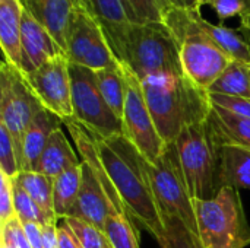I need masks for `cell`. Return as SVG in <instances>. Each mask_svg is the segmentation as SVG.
<instances>
[{
	"mask_svg": "<svg viewBox=\"0 0 250 248\" xmlns=\"http://www.w3.org/2000/svg\"><path fill=\"white\" fill-rule=\"evenodd\" d=\"M15 213L21 219V222H35L40 225L53 222L47 218L44 210L31 199V196L25 190H22L16 183H15Z\"/></svg>",
	"mask_w": 250,
	"mask_h": 248,
	"instance_id": "31",
	"label": "cell"
},
{
	"mask_svg": "<svg viewBox=\"0 0 250 248\" xmlns=\"http://www.w3.org/2000/svg\"><path fill=\"white\" fill-rule=\"evenodd\" d=\"M105 248H113V247H111V246H110V243H108V244H107V247H105Z\"/></svg>",
	"mask_w": 250,
	"mask_h": 248,
	"instance_id": "43",
	"label": "cell"
},
{
	"mask_svg": "<svg viewBox=\"0 0 250 248\" xmlns=\"http://www.w3.org/2000/svg\"><path fill=\"white\" fill-rule=\"evenodd\" d=\"M205 4L211 6L221 23L234 16L243 22L250 16V0H202L201 6Z\"/></svg>",
	"mask_w": 250,
	"mask_h": 248,
	"instance_id": "33",
	"label": "cell"
},
{
	"mask_svg": "<svg viewBox=\"0 0 250 248\" xmlns=\"http://www.w3.org/2000/svg\"><path fill=\"white\" fill-rule=\"evenodd\" d=\"M92 137L101 164L127 213L160 243L166 224L149 180L148 161L123 133L110 137L92 134Z\"/></svg>",
	"mask_w": 250,
	"mask_h": 248,
	"instance_id": "1",
	"label": "cell"
},
{
	"mask_svg": "<svg viewBox=\"0 0 250 248\" xmlns=\"http://www.w3.org/2000/svg\"><path fill=\"white\" fill-rule=\"evenodd\" d=\"M209 98L214 105H218L239 117L250 120V98L227 96V95H218V94H209Z\"/></svg>",
	"mask_w": 250,
	"mask_h": 248,
	"instance_id": "36",
	"label": "cell"
},
{
	"mask_svg": "<svg viewBox=\"0 0 250 248\" xmlns=\"http://www.w3.org/2000/svg\"><path fill=\"white\" fill-rule=\"evenodd\" d=\"M23 9L44 25L66 53V32L70 15L75 9L73 0H21Z\"/></svg>",
	"mask_w": 250,
	"mask_h": 248,
	"instance_id": "17",
	"label": "cell"
},
{
	"mask_svg": "<svg viewBox=\"0 0 250 248\" xmlns=\"http://www.w3.org/2000/svg\"><path fill=\"white\" fill-rule=\"evenodd\" d=\"M70 61L66 54H60L37 70L25 75L28 83L41 101L44 108L59 115L63 121L73 118Z\"/></svg>",
	"mask_w": 250,
	"mask_h": 248,
	"instance_id": "12",
	"label": "cell"
},
{
	"mask_svg": "<svg viewBox=\"0 0 250 248\" xmlns=\"http://www.w3.org/2000/svg\"><path fill=\"white\" fill-rule=\"evenodd\" d=\"M218 187L250 190V151L237 146L220 148Z\"/></svg>",
	"mask_w": 250,
	"mask_h": 248,
	"instance_id": "21",
	"label": "cell"
},
{
	"mask_svg": "<svg viewBox=\"0 0 250 248\" xmlns=\"http://www.w3.org/2000/svg\"><path fill=\"white\" fill-rule=\"evenodd\" d=\"M66 56L70 63L94 72L113 67L119 63L101 25L78 6H75L70 15L66 32Z\"/></svg>",
	"mask_w": 250,
	"mask_h": 248,
	"instance_id": "11",
	"label": "cell"
},
{
	"mask_svg": "<svg viewBox=\"0 0 250 248\" xmlns=\"http://www.w3.org/2000/svg\"><path fill=\"white\" fill-rule=\"evenodd\" d=\"M146 168L163 218H177L199 235L193 199L188 189L176 143H167L158 161L146 162Z\"/></svg>",
	"mask_w": 250,
	"mask_h": 248,
	"instance_id": "7",
	"label": "cell"
},
{
	"mask_svg": "<svg viewBox=\"0 0 250 248\" xmlns=\"http://www.w3.org/2000/svg\"><path fill=\"white\" fill-rule=\"evenodd\" d=\"M182 170L193 200L212 199L218 187L220 145L209 121L190 124L176 139Z\"/></svg>",
	"mask_w": 250,
	"mask_h": 248,
	"instance_id": "5",
	"label": "cell"
},
{
	"mask_svg": "<svg viewBox=\"0 0 250 248\" xmlns=\"http://www.w3.org/2000/svg\"><path fill=\"white\" fill-rule=\"evenodd\" d=\"M95 73L103 98L105 99L111 111L117 115V118L122 120L126 99V83L122 64L117 63L113 67L97 70Z\"/></svg>",
	"mask_w": 250,
	"mask_h": 248,
	"instance_id": "26",
	"label": "cell"
},
{
	"mask_svg": "<svg viewBox=\"0 0 250 248\" xmlns=\"http://www.w3.org/2000/svg\"><path fill=\"white\" fill-rule=\"evenodd\" d=\"M57 235H59V247L60 248H82L79 241L76 240L75 234L72 232V229L64 222L57 225Z\"/></svg>",
	"mask_w": 250,
	"mask_h": 248,
	"instance_id": "37",
	"label": "cell"
},
{
	"mask_svg": "<svg viewBox=\"0 0 250 248\" xmlns=\"http://www.w3.org/2000/svg\"><path fill=\"white\" fill-rule=\"evenodd\" d=\"M142 88L155 127L166 143H174L185 127L209 118V94L188 76L145 79Z\"/></svg>",
	"mask_w": 250,
	"mask_h": 248,
	"instance_id": "2",
	"label": "cell"
},
{
	"mask_svg": "<svg viewBox=\"0 0 250 248\" xmlns=\"http://www.w3.org/2000/svg\"><path fill=\"white\" fill-rule=\"evenodd\" d=\"M0 240L9 243L15 248H31L25 229L22 227V222L16 215L10 218L7 224L0 228Z\"/></svg>",
	"mask_w": 250,
	"mask_h": 248,
	"instance_id": "35",
	"label": "cell"
},
{
	"mask_svg": "<svg viewBox=\"0 0 250 248\" xmlns=\"http://www.w3.org/2000/svg\"><path fill=\"white\" fill-rule=\"evenodd\" d=\"M166 232L158 243L160 248H205L199 235L192 232L182 221L173 216L164 218Z\"/></svg>",
	"mask_w": 250,
	"mask_h": 248,
	"instance_id": "28",
	"label": "cell"
},
{
	"mask_svg": "<svg viewBox=\"0 0 250 248\" xmlns=\"http://www.w3.org/2000/svg\"><path fill=\"white\" fill-rule=\"evenodd\" d=\"M81 164L82 161H79L76 152L72 149L63 130L57 129L51 133L42 151L37 171L51 178H56L64 171L79 167Z\"/></svg>",
	"mask_w": 250,
	"mask_h": 248,
	"instance_id": "20",
	"label": "cell"
},
{
	"mask_svg": "<svg viewBox=\"0 0 250 248\" xmlns=\"http://www.w3.org/2000/svg\"><path fill=\"white\" fill-rule=\"evenodd\" d=\"M208 94H218L227 96L250 98V67L249 64L231 60L226 70L211 85Z\"/></svg>",
	"mask_w": 250,
	"mask_h": 248,
	"instance_id": "25",
	"label": "cell"
},
{
	"mask_svg": "<svg viewBox=\"0 0 250 248\" xmlns=\"http://www.w3.org/2000/svg\"><path fill=\"white\" fill-rule=\"evenodd\" d=\"M64 121L59 115L53 114L47 108H42L32 118V121L25 130L22 140L21 171H37L40 158L51 133L60 129Z\"/></svg>",
	"mask_w": 250,
	"mask_h": 248,
	"instance_id": "16",
	"label": "cell"
},
{
	"mask_svg": "<svg viewBox=\"0 0 250 248\" xmlns=\"http://www.w3.org/2000/svg\"><path fill=\"white\" fill-rule=\"evenodd\" d=\"M249 67H250V64H249Z\"/></svg>",
	"mask_w": 250,
	"mask_h": 248,
	"instance_id": "44",
	"label": "cell"
},
{
	"mask_svg": "<svg viewBox=\"0 0 250 248\" xmlns=\"http://www.w3.org/2000/svg\"><path fill=\"white\" fill-rule=\"evenodd\" d=\"M73 118L89 133L110 137L123 133L122 120L111 111L101 95L97 73L88 67L70 63Z\"/></svg>",
	"mask_w": 250,
	"mask_h": 248,
	"instance_id": "9",
	"label": "cell"
},
{
	"mask_svg": "<svg viewBox=\"0 0 250 248\" xmlns=\"http://www.w3.org/2000/svg\"><path fill=\"white\" fill-rule=\"evenodd\" d=\"M15 215V178L0 172V228Z\"/></svg>",
	"mask_w": 250,
	"mask_h": 248,
	"instance_id": "34",
	"label": "cell"
},
{
	"mask_svg": "<svg viewBox=\"0 0 250 248\" xmlns=\"http://www.w3.org/2000/svg\"><path fill=\"white\" fill-rule=\"evenodd\" d=\"M81 168H82V184H81L78 200L69 216L81 218L95 225L100 231L105 232L107 218L113 210L117 209L110 202L101 181L98 180L92 168L85 162H82Z\"/></svg>",
	"mask_w": 250,
	"mask_h": 248,
	"instance_id": "15",
	"label": "cell"
},
{
	"mask_svg": "<svg viewBox=\"0 0 250 248\" xmlns=\"http://www.w3.org/2000/svg\"><path fill=\"white\" fill-rule=\"evenodd\" d=\"M0 248H15L13 246H10L9 243H6V241H1L0 240Z\"/></svg>",
	"mask_w": 250,
	"mask_h": 248,
	"instance_id": "42",
	"label": "cell"
},
{
	"mask_svg": "<svg viewBox=\"0 0 250 248\" xmlns=\"http://www.w3.org/2000/svg\"><path fill=\"white\" fill-rule=\"evenodd\" d=\"M62 222H64L72 232L75 234L76 240L82 248H105L108 244V240L103 231H100L95 225L75 216L63 218Z\"/></svg>",
	"mask_w": 250,
	"mask_h": 248,
	"instance_id": "29",
	"label": "cell"
},
{
	"mask_svg": "<svg viewBox=\"0 0 250 248\" xmlns=\"http://www.w3.org/2000/svg\"><path fill=\"white\" fill-rule=\"evenodd\" d=\"M81 165L70 168L54 178L53 202H54V213L57 219H63L69 216L78 200L81 184H82Z\"/></svg>",
	"mask_w": 250,
	"mask_h": 248,
	"instance_id": "23",
	"label": "cell"
},
{
	"mask_svg": "<svg viewBox=\"0 0 250 248\" xmlns=\"http://www.w3.org/2000/svg\"><path fill=\"white\" fill-rule=\"evenodd\" d=\"M122 69L126 83V99L122 117L123 134L149 164H154L161 156L167 143L161 139L155 127L141 79L127 66L122 64Z\"/></svg>",
	"mask_w": 250,
	"mask_h": 248,
	"instance_id": "10",
	"label": "cell"
},
{
	"mask_svg": "<svg viewBox=\"0 0 250 248\" xmlns=\"http://www.w3.org/2000/svg\"><path fill=\"white\" fill-rule=\"evenodd\" d=\"M132 23L163 22L167 9L163 0H123Z\"/></svg>",
	"mask_w": 250,
	"mask_h": 248,
	"instance_id": "30",
	"label": "cell"
},
{
	"mask_svg": "<svg viewBox=\"0 0 250 248\" xmlns=\"http://www.w3.org/2000/svg\"><path fill=\"white\" fill-rule=\"evenodd\" d=\"M15 183L25 190L31 199L44 210L47 218L53 222H57V216L54 213V178L41 174L38 171H21L15 177Z\"/></svg>",
	"mask_w": 250,
	"mask_h": 248,
	"instance_id": "22",
	"label": "cell"
},
{
	"mask_svg": "<svg viewBox=\"0 0 250 248\" xmlns=\"http://www.w3.org/2000/svg\"><path fill=\"white\" fill-rule=\"evenodd\" d=\"M198 232L205 248H246L250 225L237 189L221 187L209 200H193Z\"/></svg>",
	"mask_w": 250,
	"mask_h": 248,
	"instance_id": "6",
	"label": "cell"
},
{
	"mask_svg": "<svg viewBox=\"0 0 250 248\" xmlns=\"http://www.w3.org/2000/svg\"><path fill=\"white\" fill-rule=\"evenodd\" d=\"M22 72L25 75L37 70L48 60L66 54L50 31L41 25L29 12L23 9L21 28Z\"/></svg>",
	"mask_w": 250,
	"mask_h": 248,
	"instance_id": "13",
	"label": "cell"
},
{
	"mask_svg": "<svg viewBox=\"0 0 250 248\" xmlns=\"http://www.w3.org/2000/svg\"><path fill=\"white\" fill-rule=\"evenodd\" d=\"M44 108L25 73L3 60L0 67V124L9 130L22 162V140L32 118Z\"/></svg>",
	"mask_w": 250,
	"mask_h": 248,
	"instance_id": "8",
	"label": "cell"
},
{
	"mask_svg": "<svg viewBox=\"0 0 250 248\" xmlns=\"http://www.w3.org/2000/svg\"><path fill=\"white\" fill-rule=\"evenodd\" d=\"M201 10L168 6L163 22L173 32L185 75L207 91L230 64L231 58L215 44L199 22Z\"/></svg>",
	"mask_w": 250,
	"mask_h": 248,
	"instance_id": "3",
	"label": "cell"
},
{
	"mask_svg": "<svg viewBox=\"0 0 250 248\" xmlns=\"http://www.w3.org/2000/svg\"><path fill=\"white\" fill-rule=\"evenodd\" d=\"M117 61L127 66L141 82L151 77L186 76L177 41L164 22L130 23Z\"/></svg>",
	"mask_w": 250,
	"mask_h": 248,
	"instance_id": "4",
	"label": "cell"
},
{
	"mask_svg": "<svg viewBox=\"0 0 250 248\" xmlns=\"http://www.w3.org/2000/svg\"><path fill=\"white\" fill-rule=\"evenodd\" d=\"M23 6L21 0H0V44L4 60L22 70V28Z\"/></svg>",
	"mask_w": 250,
	"mask_h": 248,
	"instance_id": "18",
	"label": "cell"
},
{
	"mask_svg": "<svg viewBox=\"0 0 250 248\" xmlns=\"http://www.w3.org/2000/svg\"><path fill=\"white\" fill-rule=\"evenodd\" d=\"M0 172L12 178H15L21 172L19 156L13 139L3 124H0Z\"/></svg>",
	"mask_w": 250,
	"mask_h": 248,
	"instance_id": "32",
	"label": "cell"
},
{
	"mask_svg": "<svg viewBox=\"0 0 250 248\" xmlns=\"http://www.w3.org/2000/svg\"><path fill=\"white\" fill-rule=\"evenodd\" d=\"M31 248H42V225L35 222H22Z\"/></svg>",
	"mask_w": 250,
	"mask_h": 248,
	"instance_id": "38",
	"label": "cell"
},
{
	"mask_svg": "<svg viewBox=\"0 0 250 248\" xmlns=\"http://www.w3.org/2000/svg\"><path fill=\"white\" fill-rule=\"evenodd\" d=\"M166 7L168 6H176V7H183V9H190V10H201V1L202 0H163Z\"/></svg>",
	"mask_w": 250,
	"mask_h": 248,
	"instance_id": "40",
	"label": "cell"
},
{
	"mask_svg": "<svg viewBox=\"0 0 250 248\" xmlns=\"http://www.w3.org/2000/svg\"><path fill=\"white\" fill-rule=\"evenodd\" d=\"M75 6L83 9L103 28L108 45L116 58L122 54L130 19L123 0H73Z\"/></svg>",
	"mask_w": 250,
	"mask_h": 248,
	"instance_id": "14",
	"label": "cell"
},
{
	"mask_svg": "<svg viewBox=\"0 0 250 248\" xmlns=\"http://www.w3.org/2000/svg\"><path fill=\"white\" fill-rule=\"evenodd\" d=\"M239 32L243 35V38H245V41L248 42V45H249L250 48V16L246 19V20H243V22H240V26H239Z\"/></svg>",
	"mask_w": 250,
	"mask_h": 248,
	"instance_id": "41",
	"label": "cell"
},
{
	"mask_svg": "<svg viewBox=\"0 0 250 248\" xmlns=\"http://www.w3.org/2000/svg\"><path fill=\"white\" fill-rule=\"evenodd\" d=\"M199 22L202 28L208 32V35L215 41V44L231 58L242 63L250 64V48L245 41L243 35L231 28H227L223 23H211L199 16Z\"/></svg>",
	"mask_w": 250,
	"mask_h": 248,
	"instance_id": "24",
	"label": "cell"
},
{
	"mask_svg": "<svg viewBox=\"0 0 250 248\" xmlns=\"http://www.w3.org/2000/svg\"><path fill=\"white\" fill-rule=\"evenodd\" d=\"M220 146H237L250 151V120L212 104L208 118Z\"/></svg>",
	"mask_w": 250,
	"mask_h": 248,
	"instance_id": "19",
	"label": "cell"
},
{
	"mask_svg": "<svg viewBox=\"0 0 250 248\" xmlns=\"http://www.w3.org/2000/svg\"><path fill=\"white\" fill-rule=\"evenodd\" d=\"M57 225L59 222H48L42 225V248H60Z\"/></svg>",
	"mask_w": 250,
	"mask_h": 248,
	"instance_id": "39",
	"label": "cell"
},
{
	"mask_svg": "<svg viewBox=\"0 0 250 248\" xmlns=\"http://www.w3.org/2000/svg\"><path fill=\"white\" fill-rule=\"evenodd\" d=\"M105 237L113 248H139V237L133 219L113 210L105 222Z\"/></svg>",
	"mask_w": 250,
	"mask_h": 248,
	"instance_id": "27",
	"label": "cell"
}]
</instances>
